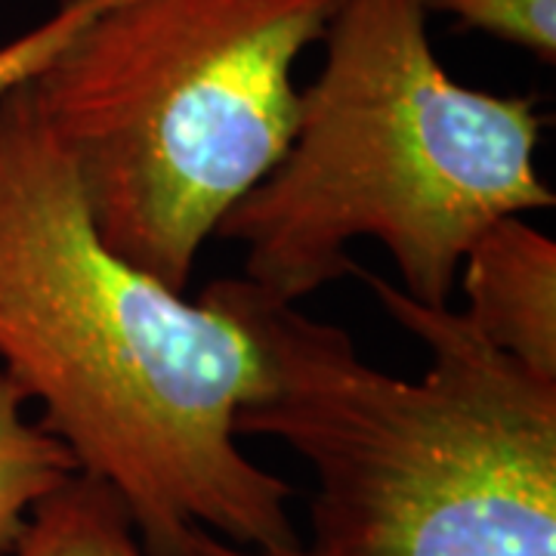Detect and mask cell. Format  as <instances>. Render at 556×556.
Instances as JSON below:
<instances>
[{"label":"cell","mask_w":556,"mask_h":556,"mask_svg":"<svg viewBox=\"0 0 556 556\" xmlns=\"http://www.w3.org/2000/svg\"><path fill=\"white\" fill-rule=\"evenodd\" d=\"M427 13H448L464 28L517 43L544 65L556 62V0H420Z\"/></svg>","instance_id":"obj_8"},{"label":"cell","mask_w":556,"mask_h":556,"mask_svg":"<svg viewBox=\"0 0 556 556\" xmlns=\"http://www.w3.org/2000/svg\"><path fill=\"white\" fill-rule=\"evenodd\" d=\"M25 393L0 371V556H13L38 501L78 473L72 452L25 417Z\"/></svg>","instance_id":"obj_7"},{"label":"cell","mask_w":556,"mask_h":556,"mask_svg":"<svg viewBox=\"0 0 556 556\" xmlns=\"http://www.w3.org/2000/svg\"><path fill=\"white\" fill-rule=\"evenodd\" d=\"M93 7V0H62L60 10L38 28L25 31L20 38L0 47V97L10 93L25 80H31L47 60L62 47V40L75 31V25L84 20V13Z\"/></svg>","instance_id":"obj_9"},{"label":"cell","mask_w":556,"mask_h":556,"mask_svg":"<svg viewBox=\"0 0 556 556\" xmlns=\"http://www.w3.org/2000/svg\"><path fill=\"white\" fill-rule=\"evenodd\" d=\"M0 358L149 556H192L199 529L298 544L294 489L236 442V415L273 387L257 340L102 244L28 80L0 97Z\"/></svg>","instance_id":"obj_1"},{"label":"cell","mask_w":556,"mask_h":556,"mask_svg":"<svg viewBox=\"0 0 556 556\" xmlns=\"http://www.w3.org/2000/svg\"><path fill=\"white\" fill-rule=\"evenodd\" d=\"M13 556H149L118 492L75 473L38 501Z\"/></svg>","instance_id":"obj_6"},{"label":"cell","mask_w":556,"mask_h":556,"mask_svg":"<svg viewBox=\"0 0 556 556\" xmlns=\"http://www.w3.org/2000/svg\"><path fill=\"white\" fill-rule=\"evenodd\" d=\"M338 0H93L28 80L102 244L182 294L288 152L294 65Z\"/></svg>","instance_id":"obj_4"},{"label":"cell","mask_w":556,"mask_h":556,"mask_svg":"<svg viewBox=\"0 0 556 556\" xmlns=\"http://www.w3.org/2000/svg\"><path fill=\"white\" fill-rule=\"evenodd\" d=\"M464 318L495 350L556 380V244L519 217L495 219L460 260Z\"/></svg>","instance_id":"obj_5"},{"label":"cell","mask_w":556,"mask_h":556,"mask_svg":"<svg viewBox=\"0 0 556 556\" xmlns=\"http://www.w3.org/2000/svg\"><path fill=\"white\" fill-rule=\"evenodd\" d=\"M356 276L430 350L420 380L368 365L343 328L248 278L204 288L273 375L236 433L281 439L316 495L306 541L257 551L199 529L192 556H556V380L495 350L464 313Z\"/></svg>","instance_id":"obj_2"},{"label":"cell","mask_w":556,"mask_h":556,"mask_svg":"<svg viewBox=\"0 0 556 556\" xmlns=\"http://www.w3.org/2000/svg\"><path fill=\"white\" fill-rule=\"evenodd\" d=\"M427 20L420 0H338L288 152L214 232L244 244V278L266 298L300 303L356 273L353 241L378 239L402 294L448 306L495 219L556 204L535 170V100L448 78Z\"/></svg>","instance_id":"obj_3"}]
</instances>
